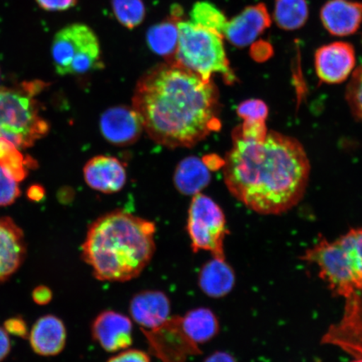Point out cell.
Returning a JSON list of instances; mask_svg holds the SVG:
<instances>
[{
  "mask_svg": "<svg viewBox=\"0 0 362 362\" xmlns=\"http://www.w3.org/2000/svg\"><path fill=\"white\" fill-rule=\"evenodd\" d=\"M133 108L149 137L168 148L193 147L221 129L214 81L175 63L165 62L142 76Z\"/></svg>",
  "mask_w": 362,
  "mask_h": 362,
  "instance_id": "1",
  "label": "cell"
},
{
  "mask_svg": "<svg viewBox=\"0 0 362 362\" xmlns=\"http://www.w3.org/2000/svg\"><path fill=\"white\" fill-rule=\"evenodd\" d=\"M223 161L226 187L249 209L262 215L284 214L304 197L310 165L297 139L268 131L264 138L243 137L237 130Z\"/></svg>",
  "mask_w": 362,
  "mask_h": 362,
  "instance_id": "2",
  "label": "cell"
},
{
  "mask_svg": "<svg viewBox=\"0 0 362 362\" xmlns=\"http://www.w3.org/2000/svg\"><path fill=\"white\" fill-rule=\"evenodd\" d=\"M156 232L151 221L124 211L110 212L89 226L81 259L100 281H130L151 262Z\"/></svg>",
  "mask_w": 362,
  "mask_h": 362,
  "instance_id": "3",
  "label": "cell"
},
{
  "mask_svg": "<svg viewBox=\"0 0 362 362\" xmlns=\"http://www.w3.org/2000/svg\"><path fill=\"white\" fill-rule=\"evenodd\" d=\"M45 86L35 81L20 88L0 90V139L21 151L33 147L48 133L49 124L40 115L35 99Z\"/></svg>",
  "mask_w": 362,
  "mask_h": 362,
  "instance_id": "4",
  "label": "cell"
},
{
  "mask_svg": "<svg viewBox=\"0 0 362 362\" xmlns=\"http://www.w3.org/2000/svg\"><path fill=\"white\" fill-rule=\"evenodd\" d=\"M179 30L175 64L206 81L212 80L214 74H221L226 83H234L236 78L226 57L223 35L184 20L179 23Z\"/></svg>",
  "mask_w": 362,
  "mask_h": 362,
  "instance_id": "5",
  "label": "cell"
},
{
  "mask_svg": "<svg viewBox=\"0 0 362 362\" xmlns=\"http://www.w3.org/2000/svg\"><path fill=\"white\" fill-rule=\"evenodd\" d=\"M57 74L80 75L103 67L101 47L94 31L84 24H72L58 31L52 45Z\"/></svg>",
  "mask_w": 362,
  "mask_h": 362,
  "instance_id": "6",
  "label": "cell"
},
{
  "mask_svg": "<svg viewBox=\"0 0 362 362\" xmlns=\"http://www.w3.org/2000/svg\"><path fill=\"white\" fill-rule=\"evenodd\" d=\"M302 259L318 267L320 277L337 296L347 298L356 291H362L358 272L339 238L334 242L321 240L308 249Z\"/></svg>",
  "mask_w": 362,
  "mask_h": 362,
  "instance_id": "7",
  "label": "cell"
},
{
  "mask_svg": "<svg viewBox=\"0 0 362 362\" xmlns=\"http://www.w3.org/2000/svg\"><path fill=\"white\" fill-rule=\"evenodd\" d=\"M187 232L194 252L206 251L225 259L224 241L228 230L221 208L202 193L194 194L189 206Z\"/></svg>",
  "mask_w": 362,
  "mask_h": 362,
  "instance_id": "8",
  "label": "cell"
},
{
  "mask_svg": "<svg viewBox=\"0 0 362 362\" xmlns=\"http://www.w3.org/2000/svg\"><path fill=\"white\" fill-rule=\"evenodd\" d=\"M149 351L162 362H185L189 356L202 354L200 347L188 337L181 317H170L156 329H143Z\"/></svg>",
  "mask_w": 362,
  "mask_h": 362,
  "instance_id": "9",
  "label": "cell"
},
{
  "mask_svg": "<svg viewBox=\"0 0 362 362\" xmlns=\"http://www.w3.org/2000/svg\"><path fill=\"white\" fill-rule=\"evenodd\" d=\"M346 300L341 320L328 330L323 342L360 358L362 357V291H356Z\"/></svg>",
  "mask_w": 362,
  "mask_h": 362,
  "instance_id": "10",
  "label": "cell"
},
{
  "mask_svg": "<svg viewBox=\"0 0 362 362\" xmlns=\"http://www.w3.org/2000/svg\"><path fill=\"white\" fill-rule=\"evenodd\" d=\"M316 74L323 83L339 84L349 78L356 66L354 48L349 43L334 42L317 49Z\"/></svg>",
  "mask_w": 362,
  "mask_h": 362,
  "instance_id": "11",
  "label": "cell"
},
{
  "mask_svg": "<svg viewBox=\"0 0 362 362\" xmlns=\"http://www.w3.org/2000/svg\"><path fill=\"white\" fill-rule=\"evenodd\" d=\"M92 336L107 352L129 349L133 344L132 321L116 311H103L93 322Z\"/></svg>",
  "mask_w": 362,
  "mask_h": 362,
  "instance_id": "12",
  "label": "cell"
},
{
  "mask_svg": "<svg viewBox=\"0 0 362 362\" xmlns=\"http://www.w3.org/2000/svg\"><path fill=\"white\" fill-rule=\"evenodd\" d=\"M100 129L103 137L115 146H129L137 141L144 127L133 107L108 108L103 113Z\"/></svg>",
  "mask_w": 362,
  "mask_h": 362,
  "instance_id": "13",
  "label": "cell"
},
{
  "mask_svg": "<svg viewBox=\"0 0 362 362\" xmlns=\"http://www.w3.org/2000/svg\"><path fill=\"white\" fill-rule=\"evenodd\" d=\"M271 17L264 4L249 6L226 22L223 37L237 47L252 44L271 25Z\"/></svg>",
  "mask_w": 362,
  "mask_h": 362,
  "instance_id": "14",
  "label": "cell"
},
{
  "mask_svg": "<svg viewBox=\"0 0 362 362\" xmlns=\"http://www.w3.org/2000/svg\"><path fill=\"white\" fill-rule=\"evenodd\" d=\"M24 233L10 217L0 218V284L10 279L25 260Z\"/></svg>",
  "mask_w": 362,
  "mask_h": 362,
  "instance_id": "15",
  "label": "cell"
},
{
  "mask_svg": "<svg viewBox=\"0 0 362 362\" xmlns=\"http://www.w3.org/2000/svg\"><path fill=\"white\" fill-rule=\"evenodd\" d=\"M83 174L89 187L104 194L121 191L127 181L123 163L111 156H99L90 158L84 166Z\"/></svg>",
  "mask_w": 362,
  "mask_h": 362,
  "instance_id": "16",
  "label": "cell"
},
{
  "mask_svg": "<svg viewBox=\"0 0 362 362\" xmlns=\"http://www.w3.org/2000/svg\"><path fill=\"white\" fill-rule=\"evenodd\" d=\"M170 300L165 293L144 291L133 297L129 304V313L143 329H153L164 324L170 318Z\"/></svg>",
  "mask_w": 362,
  "mask_h": 362,
  "instance_id": "17",
  "label": "cell"
},
{
  "mask_svg": "<svg viewBox=\"0 0 362 362\" xmlns=\"http://www.w3.org/2000/svg\"><path fill=\"white\" fill-rule=\"evenodd\" d=\"M182 7L175 4L164 21L153 25L147 33V43L153 53L162 57L167 63H175L179 42V23L183 20Z\"/></svg>",
  "mask_w": 362,
  "mask_h": 362,
  "instance_id": "18",
  "label": "cell"
},
{
  "mask_svg": "<svg viewBox=\"0 0 362 362\" xmlns=\"http://www.w3.org/2000/svg\"><path fill=\"white\" fill-rule=\"evenodd\" d=\"M66 329L63 321L56 315L40 317L29 334L31 348L40 356H54L64 350Z\"/></svg>",
  "mask_w": 362,
  "mask_h": 362,
  "instance_id": "19",
  "label": "cell"
},
{
  "mask_svg": "<svg viewBox=\"0 0 362 362\" xmlns=\"http://www.w3.org/2000/svg\"><path fill=\"white\" fill-rule=\"evenodd\" d=\"M321 21L329 33L337 36L355 33L362 22V3L330 0L320 13Z\"/></svg>",
  "mask_w": 362,
  "mask_h": 362,
  "instance_id": "20",
  "label": "cell"
},
{
  "mask_svg": "<svg viewBox=\"0 0 362 362\" xmlns=\"http://www.w3.org/2000/svg\"><path fill=\"white\" fill-rule=\"evenodd\" d=\"M236 281L234 271L225 259L214 257L204 264L198 276V284L207 296L221 298L233 291Z\"/></svg>",
  "mask_w": 362,
  "mask_h": 362,
  "instance_id": "21",
  "label": "cell"
},
{
  "mask_svg": "<svg viewBox=\"0 0 362 362\" xmlns=\"http://www.w3.org/2000/svg\"><path fill=\"white\" fill-rule=\"evenodd\" d=\"M175 185L180 193L194 196L201 193L211 181L210 168L197 157H188L180 162L175 172Z\"/></svg>",
  "mask_w": 362,
  "mask_h": 362,
  "instance_id": "22",
  "label": "cell"
},
{
  "mask_svg": "<svg viewBox=\"0 0 362 362\" xmlns=\"http://www.w3.org/2000/svg\"><path fill=\"white\" fill-rule=\"evenodd\" d=\"M180 317L185 332L197 346L210 341L219 332L218 320L206 308H197Z\"/></svg>",
  "mask_w": 362,
  "mask_h": 362,
  "instance_id": "23",
  "label": "cell"
},
{
  "mask_svg": "<svg viewBox=\"0 0 362 362\" xmlns=\"http://www.w3.org/2000/svg\"><path fill=\"white\" fill-rule=\"evenodd\" d=\"M35 164L33 158L23 155L12 143L0 139V166L17 182L24 180Z\"/></svg>",
  "mask_w": 362,
  "mask_h": 362,
  "instance_id": "24",
  "label": "cell"
},
{
  "mask_svg": "<svg viewBox=\"0 0 362 362\" xmlns=\"http://www.w3.org/2000/svg\"><path fill=\"white\" fill-rule=\"evenodd\" d=\"M309 16L306 0H276L274 20L280 28L293 30L305 24Z\"/></svg>",
  "mask_w": 362,
  "mask_h": 362,
  "instance_id": "25",
  "label": "cell"
},
{
  "mask_svg": "<svg viewBox=\"0 0 362 362\" xmlns=\"http://www.w3.org/2000/svg\"><path fill=\"white\" fill-rule=\"evenodd\" d=\"M189 16H191V21L194 25L216 31V33L223 35L228 20L224 13L219 11L214 4L206 1L197 2L194 4Z\"/></svg>",
  "mask_w": 362,
  "mask_h": 362,
  "instance_id": "26",
  "label": "cell"
},
{
  "mask_svg": "<svg viewBox=\"0 0 362 362\" xmlns=\"http://www.w3.org/2000/svg\"><path fill=\"white\" fill-rule=\"evenodd\" d=\"M112 8L116 19L129 30L141 24L146 15L143 0H112Z\"/></svg>",
  "mask_w": 362,
  "mask_h": 362,
  "instance_id": "27",
  "label": "cell"
},
{
  "mask_svg": "<svg viewBox=\"0 0 362 362\" xmlns=\"http://www.w3.org/2000/svg\"><path fill=\"white\" fill-rule=\"evenodd\" d=\"M352 115L362 121V65L353 72L346 93Z\"/></svg>",
  "mask_w": 362,
  "mask_h": 362,
  "instance_id": "28",
  "label": "cell"
},
{
  "mask_svg": "<svg viewBox=\"0 0 362 362\" xmlns=\"http://www.w3.org/2000/svg\"><path fill=\"white\" fill-rule=\"evenodd\" d=\"M339 239L349 252L362 280V228L351 229Z\"/></svg>",
  "mask_w": 362,
  "mask_h": 362,
  "instance_id": "29",
  "label": "cell"
},
{
  "mask_svg": "<svg viewBox=\"0 0 362 362\" xmlns=\"http://www.w3.org/2000/svg\"><path fill=\"white\" fill-rule=\"evenodd\" d=\"M237 112L244 122H265L269 116V107L259 99H249L239 104Z\"/></svg>",
  "mask_w": 362,
  "mask_h": 362,
  "instance_id": "30",
  "label": "cell"
},
{
  "mask_svg": "<svg viewBox=\"0 0 362 362\" xmlns=\"http://www.w3.org/2000/svg\"><path fill=\"white\" fill-rule=\"evenodd\" d=\"M20 196L17 181L0 166V206L11 205Z\"/></svg>",
  "mask_w": 362,
  "mask_h": 362,
  "instance_id": "31",
  "label": "cell"
},
{
  "mask_svg": "<svg viewBox=\"0 0 362 362\" xmlns=\"http://www.w3.org/2000/svg\"><path fill=\"white\" fill-rule=\"evenodd\" d=\"M4 329L8 334L22 339L29 338V328L21 316H13L4 321Z\"/></svg>",
  "mask_w": 362,
  "mask_h": 362,
  "instance_id": "32",
  "label": "cell"
},
{
  "mask_svg": "<svg viewBox=\"0 0 362 362\" xmlns=\"http://www.w3.org/2000/svg\"><path fill=\"white\" fill-rule=\"evenodd\" d=\"M107 362H151L146 352L136 349H127L111 357Z\"/></svg>",
  "mask_w": 362,
  "mask_h": 362,
  "instance_id": "33",
  "label": "cell"
},
{
  "mask_svg": "<svg viewBox=\"0 0 362 362\" xmlns=\"http://www.w3.org/2000/svg\"><path fill=\"white\" fill-rule=\"evenodd\" d=\"M39 6L47 11H64L74 7L78 0H35Z\"/></svg>",
  "mask_w": 362,
  "mask_h": 362,
  "instance_id": "34",
  "label": "cell"
},
{
  "mask_svg": "<svg viewBox=\"0 0 362 362\" xmlns=\"http://www.w3.org/2000/svg\"><path fill=\"white\" fill-rule=\"evenodd\" d=\"M33 300L39 305H47L52 301L53 298V293L51 288L45 285H39L33 289Z\"/></svg>",
  "mask_w": 362,
  "mask_h": 362,
  "instance_id": "35",
  "label": "cell"
},
{
  "mask_svg": "<svg viewBox=\"0 0 362 362\" xmlns=\"http://www.w3.org/2000/svg\"><path fill=\"white\" fill-rule=\"evenodd\" d=\"M11 343L6 330L0 327V362H2L10 354Z\"/></svg>",
  "mask_w": 362,
  "mask_h": 362,
  "instance_id": "36",
  "label": "cell"
},
{
  "mask_svg": "<svg viewBox=\"0 0 362 362\" xmlns=\"http://www.w3.org/2000/svg\"><path fill=\"white\" fill-rule=\"evenodd\" d=\"M204 362H237V361L228 353L217 351L207 357Z\"/></svg>",
  "mask_w": 362,
  "mask_h": 362,
  "instance_id": "37",
  "label": "cell"
},
{
  "mask_svg": "<svg viewBox=\"0 0 362 362\" xmlns=\"http://www.w3.org/2000/svg\"><path fill=\"white\" fill-rule=\"evenodd\" d=\"M352 362H362V357H360V358H356L354 361Z\"/></svg>",
  "mask_w": 362,
  "mask_h": 362,
  "instance_id": "38",
  "label": "cell"
}]
</instances>
